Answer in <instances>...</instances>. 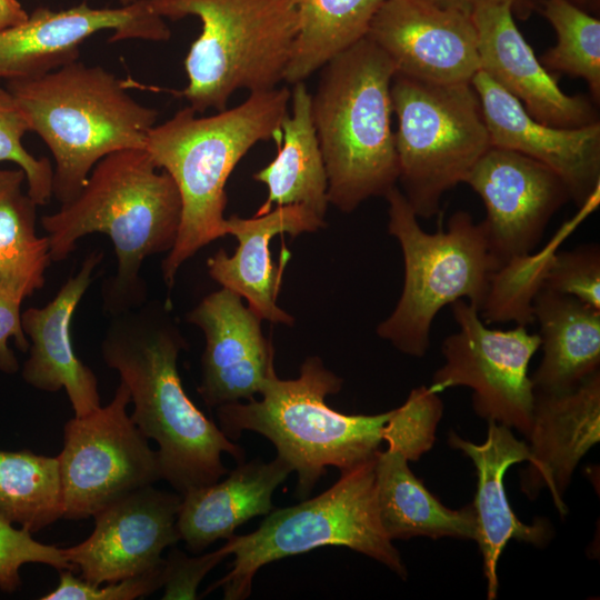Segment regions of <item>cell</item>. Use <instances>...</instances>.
Masks as SVG:
<instances>
[{"instance_id":"cell-4","label":"cell","mask_w":600,"mask_h":600,"mask_svg":"<svg viewBox=\"0 0 600 600\" xmlns=\"http://www.w3.org/2000/svg\"><path fill=\"white\" fill-rule=\"evenodd\" d=\"M312 119L322 152L328 201L343 213L398 183L388 56L368 37L321 69Z\"/></svg>"},{"instance_id":"cell-36","label":"cell","mask_w":600,"mask_h":600,"mask_svg":"<svg viewBox=\"0 0 600 600\" xmlns=\"http://www.w3.org/2000/svg\"><path fill=\"white\" fill-rule=\"evenodd\" d=\"M163 566L143 574L107 584H93L71 570H61L57 587L41 600H133L151 594L163 584Z\"/></svg>"},{"instance_id":"cell-14","label":"cell","mask_w":600,"mask_h":600,"mask_svg":"<svg viewBox=\"0 0 600 600\" xmlns=\"http://www.w3.org/2000/svg\"><path fill=\"white\" fill-rule=\"evenodd\" d=\"M112 31L110 41H167L171 30L148 0L116 8L81 2L64 10L37 8L23 23L0 32V78L42 76L79 60L80 46L92 34Z\"/></svg>"},{"instance_id":"cell-30","label":"cell","mask_w":600,"mask_h":600,"mask_svg":"<svg viewBox=\"0 0 600 600\" xmlns=\"http://www.w3.org/2000/svg\"><path fill=\"white\" fill-rule=\"evenodd\" d=\"M36 220L37 204L21 189L0 200V293L22 301L43 287L52 261Z\"/></svg>"},{"instance_id":"cell-21","label":"cell","mask_w":600,"mask_h":600,"mask_svg":"<svg viewBox=\"0 0 600 600\" xmlns=\"http://www.w3.org/2000/svg\"><path fill=\"white\" fill-rule=\"evenodd\" d=\"M448 443L470 458L477 472V491L472 507L477 520L476 542L483 560L487 579V597L497 598L499 581L498 562L507 543L514 539L536 547L546 546L552 538L550 523L536 519L527 524L520 521L511 509L504 489L503 478L514 463L530 461L527 442L516 438L512 429L488 422L484 442L478 444L450 432Z\"/></svg>"},{"instance_id":"cell-11","label":"cell","mask_w":600,"mask_h":600,"mask_svg":"<svg viewBox=\"0 0 600 600\" xmlns=\"http://www.w3.org/2000/svg\"><path fill=\"white\" fill-rule=\"evenodd\" d=\"M131 402L123 381L104 407L74 416L63 428L58 457L63 517L79 520L139 488L162 479L158 451L127 413Z\"/></svg>"},{"instance_id":"cell-8","label":"cell","mask_w":600,"mask_h":600,"mask_svg":"<svg viewBox=\"0 0 600 600\" xmlns=\"http://www.w3.org/2000/svg\"><path fill=\"white\" fill-rule=\"evenodd\" d=\"M388 232L402 251L404 279L391 314L377 334L400 352L421 358L430 347L434 318L446 306L466 300L480 312L501 264L491 251L483 226L457 211L447 228L426 232L398 186L386 196Z\"/></svg>"},{"instance_id":"cell-43","label":"cell","mask_w":600,"mask_h":600,"mask_svg":"<svg viewBox=\"0 0 600 600\" xmlns=\"http://www.w3.org/2000/svg\"><path fill=\"white\" fill-rule=\"evenodd\" d=\"M120 2V6H127V4H130V3H133L138 0H118Z\"/></svg>"},{"instance_id":"cell-20","label":"cell","mask_w":600,"mask_h":600,"mask_svg":"<svg viewBox=\"0 0 600 600\" xmlns=\"http://www.w3.org/2000/svg\"><path fill=\"white\" fill-rule=\"evenodd\" d=\"M326 227L324 219L302 204H286L252 218L237 214L226 219V234L236 237L237 249L228 256L218 250L207 260L209 276L248 302L261 320L293 324V317L277 304L284 264L290 253L284 250L279 266L271 260L270 241L278 234L297 237Z\"/></svg>"},{"instance_id":"cell-40","label":"cell","mask_w":600,"mask_h":600,"mask_svg":"<svg viewBox=\"0 0 600 600\" xmlns=\"http://www.w3.org/2000/svg\"><path fill=\"white\" fill-rule=\"evenodd\" d=\"M29 13L18 0H0V32L27 21Z\"/></svg>"},{"instance_id":"cell-25","label":"cell","mask_w":600,"mask_h":600,"mask_svg":"<svg viewBox=\"0 0 600 600\" xmlns=\"http://www.w3.org/2000/svg\"><path fill=\"white\" fill-rule=\"evenodd\" d=\"M542 359L531 377L534 392L574 389L600 367V310L541 287L531 303Z\"/></svg>"},{"instance_id":"cell-2","label":"cell","mask_w":600,"mask_h":600,"mask_svg":"<svg viewBox=\"0 0 600 600\" xmlns=\"http://www.w3.org/2000/svg\"><path fill=\"white\" fill-rule=\"evenodd\" d=\"M144 148L102 158L78 194L41 218L52 261H62L84 236L100 232L112 241L116 273L101 288L103 309L116 316L147 301L143 261L169 252L181 221V199L172 178L158 171Z\"/></svg>"},{"instance_id":"cell-32","label":"cell","mask_w":600,"mask_h":600,"mask_svg":"<svg viewBox=\"0 0 600 600\" xmlns=\"http://www.w3.org/2000/svg\"><path fill=\"white\" fill-rule=\"evenodd\" d=\"M438 394L430 386H420L393 409L384 439L388 449L400 451L409 461H417L432 448L443 412Z\"/></svg>"},{"instance_id":"cell-17","label":"cell","mask_w":600,"mask_h":600,"mask_svg":"<svg viewBox=\"0 0 600 600\" xmlns=\"http://www.w3.org/2000/svg\"><path fill=\"white\" fill-rule=\"evenodd\" d=\"M513 16L512 0L486 2L471 12L480 70L544 124L580 128L599 121L594 102L560 89L557 74L549 72L536 57Z\"/></svg>"},{"instance_id":"cell-41","label":"cell","mask_w":600,"mask_h":600,"mask_svg":"<svg viewBox=\"0 0 600 600\" xmlns=\"http://www.w3.org/2000/svg\"><path fill=\"white\" fill-rule=\"evenodd\" d=\"M24 181L26 174L21 169H0V200L20 190Z\"/></svg>"},{"instance_id":"cell-12","label":"cell","mask_w":600,"mask_h":600,"mask_svg":"<svg viewBox=\"0 0 600 600\" xmlns=\"http://www.w3.org/2000/svg\"><path fill=\"white\" fill-rule=\"evenodd\" d=\"M450 308L458 330L443 340L444 363L434 372L430 387L438 393L452 387L470 388L472 407L480 418L527 438L534 406L528 370L540 348L539 334L522 324L491 329L466 300H457Z\"/></svg>"},{"instance_id":"cell-24","label":"cell","mask_w":600,"mask_h":600,"mask_svg":"<svg viewBox=\"0 0 600 600\" xmlns=\"http://www.w3.org/2000/svg\"><path fill=\"white\" fill-rule=\"evenodd\" d=\"M292 472L280 457L270 462H239L224 480L182 496L177 528L187 548L199 553L219 539H228L248 520L273 510L276 489Z\"/></svg>"},{"instance_id":"cell-15","label":"cell","mask_w":600,"mask_h":600,"mask_svg":"<svg viewBox=\"0 0 600 600\" xmlns=\"http://www.w3.org/2000/svg\"><path fill=\"white\" fill-rule=\"evenodd\" d=\"M182 496L152 484L109 503L97 513L92 533L62 549L81 578L93 584L116 582L163 566L167 547L180 540L177 518Z\"/></svg>"},{"instance_id":"cell-37","label":"cell","mask_w":600,"mask_h":600,"mask_svg":"<svg viewBox=\"0 0 600 600\" xmlns=\"http://www.w3.org/2000/svg\"><path fill=\"white\" fill-rule=\"evenodd\" d=\"M227 556L229 552L224 546L198 557H188L172 548L164 559L162 599H197V590L202 579Z\"/></svg>"},{"instance_id":"cell-22","label":"cell","mask_w":600,"mask_h":600,"mask_svg":"<svg viewBox=\"0 0 600 600\" xmlns=\"http://www.w3.org/2000/svg\"><path fill=\"white\" fill-rule=\"evenodd\" d=\"M102 258L101 252H91L78 273L66 281L49 303L21 312V327L30 340V354L23 364L22 378L41 391L64 389L77 417L101 407L98 379L76 354L70 329L72 316Z\"/></svg>"},{"instance_id":"cell-38","label":"cell","mask_w":600,"mask_h":600,"mask_svg":"<svg viewBox=\"0 0 600 600\" xmlns=\"http://www.w3.org/2000/svg\"><path fill=\"white\" fill-rule=\"evenodd\" d=\"M21 303L20 299L0 293V370L6 373H14L19 368L8 340L13 338L16 346L23 352L30 346L21 327Z\"/></svg>"},{"instance_id":"cell-1","label":"cell","mask_w":600,"mask_h":600,"mask_svg":"<svg viewBox=\"0 0 600 600\" xmlns=\"http://www.w3.org/2000/svg\"><path fill=\"white\" fill-rule=\"evenodd\" d=\"M184 348L168 308L157 301L111 316L101 342L104 363L129 390L131 420L158 443L162 479L180 494L228 474L222 453L244 459L243 450L186 393L177 366Z\"/></svg>"},{"instance_id":"cell-42","label":"cell","mask_w":600,"mask_h":600,"mask_svg":"<svg viewBox=\"0 0 600 600\" xmlns=\"http://www.w3.org/2000/svg\"><path fill=\"white\" fill-rule=\"evenodd\" d=\"M581 9L596 11L599 9V0H569Z\"/></svg>"},{"instance_id":"cell-7","label":"cell","mask_w":600,"mask_h":600,"mask_svg":"<svg viewBox=\"0 0 600 600\" xmlns=\"http://www.w3.org/2000/svg\"><path fill=\"white\" fill-rule=\"evenodd\" d=\"M162 18L194 16L201 32L184 59L181 96L197 113L227 109L239 89L284 81L297 36L298 0H148Z\"/></svg>"},{"instance_id":"cell-3","label":"cell","mask_w":600,"mask_h":600,"mask_svg":"<svg viewBox=\"0 0 600 600\" xmlns=\"http://www.w3.org/2000/svg\"><path fill=\"white\" fill-rule=\"evenodd\" d=\"M290 96L287 87L250 92L239 106L209 117L187 106L149 131L144 149L172 178L182 206L176 243L161 264L169 288L188 259L227 236V180L256 143L281 134Z\"/></svg>"},{"instance_id":"cell-34","label":"cell","mask_w":600,"mask_h":600,"mask_svg":"<svg viewBox=\"0 0 600 600\" xmlns=\"http://www.w3.org/2000/svg\"><path fill=\"white\" fill-rule=\"evenodd\" d=\"M542 287L574 297L600 310V248L596 243L571 250H553Z\"/></svg>"},{"instance_id":"cell-27","label":"cell","mask_w":600,"mask_h":600,"mask_svg":"<svg viewBox=\"0 0 600 600\" xmlns=\"http://www.w3.org/2000/svg\"><path fill=\"white\" fill-rule=\"evenodd\" d=\"M290 108L281 124L283 142L277 157L253 174L268 188V198L256 216L269 212L273 204H302L324 219L329 206L327 174L304 81L292 84Z\"/></svg>"},{"instance_id":"cell-10","label":"cell","mask_w":600,"mask_h":600,"mask_svg":"<svg viewBox=\"0 0 600 600\" xmlns=\"http://www.w3.org/2000/svg\"><path fill=\"white\" fill-rule=\"evenodd\" d=\"M391 100L401 192L418 218L440 212L443 194L466 182L491 147L471 83H433L394 73Z\"/></svg>"},{"instance_id":"cell-23","label":"cell","mask_w":600,"mask_h":600,"mask_svg":"<svg viewBox=\"0 0 600 600\" xmlns=\"http://www.w3.org/2000/svg\"><path fill=\"white\" fill-rule=\"evenodd\" d=\"M527 439L529 487L546 484L560 514H567L563 493L580 460L600 440V371L566 392H534Z\"/></svg>"},{"instance_id":"cell-39","label":"cell","mask_w":600,"mask_h":600,"mask_svg":"<svg viewBox=\"0 0 600 600\" xmlns=\"http://www.w3.org/2000/svg\"><path fill=\"white\" fill-rule=\"evenodd\" d=\"M438 6L446 8H453L468 13H471L473 9L490 1L497 0H429ZM514 13L523 17L528 13L532 7V0H512Z\"/></svg>"},{"instance_id":"cell-29","label":"cell","mask_w":600,"mask_h":600,"mask_svg":"<svg viewBox=\"0 0 600 600\" xmlns=\"http://www.w3.org/2000/svg\"><path fill=\"white\" fill-rule=\"evenodd\" d=\"M0 516L30 533L63 517L58 457L0 449Z\"/></svg>"},{"instance_id":"cell-33","label":"cell","mask_w":600,"mask_h":600,"mask_svg":"<svg viewBox=\"0 0 600 600\" xmlns=\"http://www.w3.org/2000/svg\"><path fill=\"white\" fill-rule=\"evenodd\" d=\"M28 131L29 123L16 98L0 87V162H13L24 172L27 194L42 206L53 196V167L47 158H36L23 147Z\"/></svg>"},{"instance_id":"cell-35","label":"cell","mask_w":600,"mask_h":600,"mask_svg":"<svg viewBox=\"0 0 600 600\" xmlns=\"http://www.w3.org/2000/svg\"><path fill=\"white\" fill-rule=\"evenodd\" d=\"M31 534L0 516V590L11 593L21 586L19 571L26 563H42L59 571L73 569L62 549L41 543Z\"/></svg>"},{"instance_id":"cell-28","label":"cell","mask_w":600,"mask_h":600,"mask_svg":"<svg viewBox=\"0 0 600 600\" xmlns=\"http://www.w3.org/2000/svg\"><path fill=\"white\" fill-rule=\"evenodd\" d=\"M384 0H298L297 36L284 74L304 81L336 56L367 37Z\"/></svg>"},{"instance_id":"cell-19","label":"cell","mask_w":600,"mask_h":600,"mask_svg":"<svg viewBox=\"0 0 600 600\" xmlns=\"http://www.w3.org/2000/svg\"><path fill=\"white\" fill-rule=\"evenodd\" d=\"M206 338L198 392L218 408L253 399L273 366V349L261 331V319L237 293L221 288L187 314Z\"/></svg>"},{"instance_id":"cell-26","label":"cell","mask_w":600,"mask_h":600,"mask_svg":"<svg viewBox=\"0 0 600 600\" xmlns=\"http://www.w3.org/2000/svg\"><path fill=\"white\" fill-rule=\"evenodd\" d=\"M379 519L391 539L477 538L472 504L458 510L443 506L417 478L400 451L379 450L374 463Z\"/></svg>"},{"instance_id":"cell-13","label":"cell","mask_w":600,"mask_h":600,"mask_svg":"<svg viewBox=\"0 0 600 600\" xmlns=\"http://www.w3.org/2000/svg\"><path fill=\"white\" fill-rule=\"evenodd\" d=\"M481 198V221L501 268L531 254L553 214L568 201L563 180L543 163L517 151L490 147L466 182Z\"/></svg>"},{"instance_id":"cell-31","label":"cell","mask_w":600,"mask_h":600,"mask_svg":"<svg viewBox=\"0 0 600 600\" xmlns=\"http://www.w3.org/2000/svg\"><path fill=\"white\" fill-rule=\"evenodd\" d=\"M557 43L539 59L551 73L583 79L594 103L600 101V20L569 0H540Z\"/></svg>"},{"instance_id":"cell-16","label":"cell","mask_w":600,"mask_h":600,"mask_svg":"<svg viewBox=\"0 0 600 600\" xmlns=\"http://www.w3.org/2000/svg\"><path fill=\"white\" fill-rule=\"evenodd\" d=\"M367 37L396 73L433 83H471L480 70L471 13L429 0H384Z\"/></svg>"},{"instance_id":"cell-6","label":"cell","mask_w":600,"mask_h":600,"mask_svg":"<svg viewBox=\"0 0 600 600\" xmlns=\"http://www.w3.org/2000/svg\"><path fill=\"white\" fill-rule=\"evenodd\" d=\"M7 89L53 157L52 194L61 204L78 194L102 158L144 148L159 116L131 97L112 72L79 60L39 77L9 80Z\"/></svg>"},{"instance_id":"cell-9","label":"cell","mask_w":600,"mask_h":600,"mask_svg":"<svg viewBox=\"0 0 600 600\" xmlns=\"http://www.w3.org/2000/svg\"><path fill=\"white\" fill-rule=\"evenodd\" d=\"M374 463L376 457L342 471L321 494L272 510L253 532L228 538L223 546L234 556L231 570L206 593L222 588L226 600L247 599L261 567L327 546L366 554L407 579L402 558L379 519Z\"/></svg>"},{"instance_id":"cell-18","label":"cell","mask_w":600,"mask_h":600,"mask_svg":"<svg viewBox=\"0 0 600 600\" xmlns=\"http://www.w3.org/2000/svg\"><path fill=\"white\" fill-rule=\"evenodd\" d=\"M491 147L532 158L566 183L571 201L582 207L600 187V121L558 128L533 119L520 101L479 70L471 80Z\"/></svg>"},{"instance_id":"cell-5","label":"cell","mask_w":600,"mask_h":600,"mask_svg":"<svg viewBox=\"0 0 600 600\" xmlns=\"http://www.w3.org/2000/svg\"><path fill=\"white\" fill-rule=\"evenodd\" d=\"M343 380L322 360L308 357L296 379H280L274 368L259 392L260 399L217 408L219 428L229 439L246 430L269 439L298 474L297 493L306 498L328 467L342 471L376 457L386 439L393 409L378 414H344L326 398L342 388Z\"/></svg>"}]
</instances>
